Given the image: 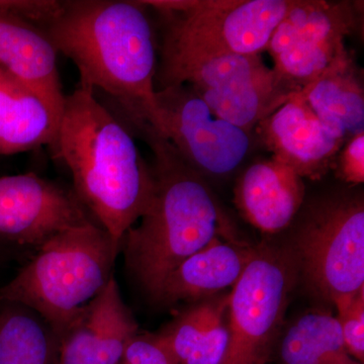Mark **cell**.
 Segmentation results:
<instances>
[{"label": "cell", "mask_w": 364, "mask_h": 364, "mask_svg": "<svg viewBox=\"0 0 364 364\" xmlns=\"http://www.w3.org/2000/svg\"><path fill=\"white\" fill-rule=\"evenodd\" d=\"M9 245V243L1 240L0 239V263L4 260V256H6V246Z\"/></svg>", "instance_id": "25"}, {"label": "cell", "mask_w": 364, "mask_h": 364, "mask_svg": "<svg viewBox=\"0 0 364 364\" xmlns=\"http://www.w3.org/2000/svg\"><path fill=\"white\" fill-rule=\"evenodd\" d=\"M138 334L114 277L58 340L56 364H119Z\"/></svg>", "instance_id": "13"}, {"label": "cell", "mask_w": 364, "mask_h": 364, "mask_svg": "<svg viewBox=\"0 0 364 364\" xmlns=\"http://www.w3.org/2000/svg\"><path fill=\"white\" fill-rule=\"evenodd\" d=\"M227 303L228 299L223 304H217L202 338L181 364H224L230 340L228 325L223 317Z\"/></svg>", "instance_id": "21"}, {"label": "cell", "mask_w": 364, "mask_h": 364, "mask_svg": "<svg viewBox=\"0 0 364 364\" xmlns=\"http://www.w3.org/2000/svg\"><path fill=\"white\" fill-rule=\"evenodd\" d=\"M119 364H129V363H124V361L121 360V363H119Z\"/></svg>", "instance_id": "26"}, {"label": "cell", "mask_w": 364, "mask_h": 364, "mask_svg": "<svg viewBox=\"0 0 364 364\" xmlns=\"http://www.w3.org/2000/svg\"><path fill=\"white\" fill-rule=\"evenodd\" d=\"M121 248L95 221L69 228L39 247L11 282L0 303L33 311L60 337L112 279Z\"/></svg>", "instance_id": "4"}, {"label": "cell", "mask_w": 364, "mask_h": 364, "mask_svg": "<svg viewBox=\"0 0 364 364\" xmlns=\"http://www.w3.org/2000/svg\"><path fill=\"white\" fill-rule=\"evenodd\" d=\"M0 67L33 91L61 121L66 95L57 51L44 31L0 4Z\"/></svg>", "instance_id": "14"}, {"label": "cell", "mask_w": 364, "mask_h": 364, "mask_svg": "<svg viewBox=\"0 0 364 364\" xmlns=\"http://www.w3.org/2000/svg\"><path fill=\"white\" fill-rule=\"evenodd\" d=\"M186 85L222 119L252 134L298 92L260 55L158 60L155 87Z\"/></svg>", "instance_id": "6"}, {"label": "cell", "mask_w": 364, "mask_h": 364, "mask_svg": "<svg viewBox=\"0 0 364 364\" xmlns=\"http://www.w3.org/2000/svg\"><path fill=\"white\" fill-rule=\"evenodd\" d=\"M156 31L158 60L260 55L294 0L144 1Z\"/></svg>", "instance_id": "5"}, {"label": "cell", "mask_w": 364, "mask_h": 364, "mask_svg": "<svg viewBox=\"0 0 364 364\" xmlns=\"http://www.w3.org/2000/svg\"><path fill=\"white\" fill-rule=\"evenodd\" d=\"M253 250L233 243H223L218 239L170 273L157 294V301L173 304L234 287L247 267Z\"/></svg>", "instance_id": "18"}, {"label": "cell", "mask_w": 364, "mask_h": 364, "mask_svg": "<svg viewBox=\"0 0 364 364\" xmlns=\"http://www.w3.org/2000/svg\"><path fill=\"white\" fill-rule=\"evenodd\" d=\"M279 364H360L345 347L338 320L330 314L301 316L289 328L279 351Z\"/></svg>", "instance_id": "19"}, {"label": "cell", "mask_w": 364, "mask_h": 364, "mask_svg": "<svg viewBox=\"0 0 364 364\" xmlns=\"http://www.w3.org/2000/svg\"><path fill=\"white\" fill-rule=\"evenodd\" d=\"M304 178L270 157L244 170L235 188L242 215L263 233H279L291 226L306 200Z\"/></svg>", "instance_id": "15"}, {"label": "cell", "mask_w": 364, "mask_h": 364, "mask_svg": "<svg viewBox=\"0 0 364 364\" xmlns=\"http://www.w3.org/2000/svg\"><path fill=\"white\" fill-rule=\"evenodd\" d=\"M340 181L348 186H360L364 182V132L352 136L343 144L333 167Z\"/></svg>", "instance_id": "24"}, {"label": "cell", "mask_w": 364, "mask_h": 364, "mask_svg": "<svg viewBox=\"0 0 364 364\" xmlns=\"http://www.w3.org/2000/svg\"><path fill=\"white\" fill-rule=\"evenodd\" d=\"M363 1L294 0L265 51L273 70L296 91L315 80L346 48L360 26Z\"/></svg>", "instance_id": "9"}, {"label": "cell", "mask_w": 364, "mask_h": 364, "mask_svg": "<svg viewBox=\"0 0 364 364\" xmlns=\"http://www.w3.org/2000/svg\"><path fill=\"white\" fill-rule=\"evenodd\" d=\"M58 339L33 311L0 303V364H56Z\"/></svg>", "instance_id": "20"}, {"label": "cell", "mask_w": 364, "mask_h": 364, "mask_svg": "<svg viewBox=\"0 0 364 364\" xmlns=\"http://www.w3.org/2000/svg\"><path fill=\"white\" fill-rule=\"evenodd\" d=\"M90 221L73 189L36 173L0 177V239L6 243L37 248Z\"/></svg>", "instance_id": "11"}, {"label": "cell", "mask_w": 364, "mask_h": 364, "mask_svg": "<svg viewBox=\"0 0 364 364\" xmlns=\"http://www.w3.org/2000/svg\"><path fill=\"white\" fill-rule=\"evenodd\" d=\"M298 215L293 257L314 291L334 301L364 289L363 195L333 191Z\"/></svg>", "instance_id": "7"}, {"label": "cell", "mask_w": 364, "mask_h": 364, "mask_svg": "<svg viewBox=\"0 0 364 364\" xmlns=\"http://www.w3.org/2000/svg\"><path fill=\"white\" fill-rule=\"evenodd\" d=\"M299 93L318 121L344 142L364 132L363 70L347 47Z\"/></svg>", "instance_id": "16"}, {"label": "cell", "mask_w": 364, "mask_h": 364, "mask_svg": "<svg viewBox=\"0 0 364 364\" xmlns=\"http://www.w3.org/2000/svg\"><path fill=\"white\" fill-rule=\"evenodd\" d=\"M40 28L77 68L79 87L107 95L122 121L158 129L156 31L145 2L57 1Z\"/></svg>", "instance_id": "1"}, {"label": "cell", "mask_w": 364, "mask_h": 364, "mask_svg": "<svg viewBox=\"0 0 364 364\" xmlns=\"http://www.w3.org/2000/svg\"><path fill=\"white\" fill-rule=\"evenodd\" d=\"M159 131L203 177L233 174L250 153L252 135L222 119L186 85L156 90Z\"/></svg>", "instance_id": "10"}, {"label": "cell", "mask_w": 364, "mask_h": 364, "mask_svg": "<svg viewBox=\"0 0 364 364\" xmlns=\"http://www.w3.org/2000/svg\"><path fill=\"white\" fill-rule=\"evenodd\" d=\"M51 150L70 172L79 202L121 248L154 189L152 169L130 129L95 92L78 87L66 95Z\"/></svg>", "instance_id": "2"}, {"label": "cell", "mask_w": 364, "mask_h": 364, "mask_svg": "<svg viewBox=\"0 0 364 364\" xmlns=\"http://www.w3.org/2000/svg\"><path fill=\"white\" fill-rule=\"evenodd\" d=\"M273 158L301 178L321 181L334 167L345 143L318 121L299 92L255 129Z\"/></svg>", "instance_id": "12"}, {"label": "cell", "mask_w": 364, "mask_h": 364, "mask_svg": "<svg viewBox=\"0 0 364 364\" xmlns=\"http://www.w3.org/2000/svg\"><path fill=\"white\" fill-rule=\"evenodd\" d=\"M338 311V320L345 347L359 363L364 360V289L352 296L333 301Z\"/></svg>", "instance_id": "22"}, {"label": "cell", "mask_w": 364, "mask_h": 364, "mask_svg": "<svg viewBox=\"0 0 364 364\" xmlns=\"http://www.w3.org/2000/svg\"><path fill=\"white\" fill-rule=\"evenodd\" d=\"M152 153V200L140 224L124 235L121 248L134 277L156 299L170 273L218 240L222 212L205 177L193 169L154 127L127 124Z\"/></svg>", "instance_id": "3"}, {"label": "cell", "mask_w": 364, "mask_h": 364, "mask_svg": "<svg viewBox=\"0 0 364 364\" xmlns=\"http://www.w3.org/2000/svg\"><path fill=\"white\" fill-rule=\"evenodd\" d=\"M60 121L30 88L0 67V155L56 142Z\"/></svg>", "instance_id": "17"}, {"label": "cell", "mask_w": 364, "mask_h": 364, "mask_svg": "<svg viewBox=\"0 0 364 364\" xmlns=\"http://www.w3.org/2000/svg\"><path fill=\"white\" fill-rule=\"evenodd\" d=\"M293 256L255 248L228 298L229 348L224 364H265L293 287Z\"/></svg>", "instance_id": "8"}, {"label": "cell", "mask_w": 364, "mask_h": 364, "mask_svg": "<svg viewBox=\"0 0 364 364\" xmlns=\"http://www.w3.org/2000/svg\"><path fill=\"white\" fill-rule=\"evenodd\" d=\"M122 360L129 364H178L161 335L136 334Z\"/></svg>", "instance_id": "23"}]
</instances>
